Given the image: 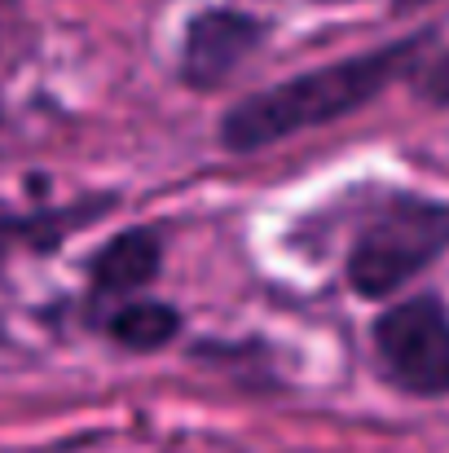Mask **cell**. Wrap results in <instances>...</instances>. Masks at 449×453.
<instances>
[{"label":"cell","mask_w":449,"mask_h":453,"mask_svg":"<svg viewBox=\"0 0 449 453\" xmlns=\"http://www.w3.org/2000/svg\"><path fill=\"white\" fill-rule=\"evenodd\" d=\"M414 44L419 40H401L392 49H379V53H366V58H352V62L321 66L313 75H299L291 84H278V88H265V93L238 102L225 115V128H221L225 146L238 154L260 150L269 142H283L291 133H304L313 124H330V119L366 106L414 58Z\"/></svg>","instance_id":"1"},{"label":"cell","mask_w":449,"mask_h":453,"mask_svg":"<svg viewBox=\"0 0 449 453\" xmlns=\"http://www.w3.org/2000/svg\"><path fill=\"white\" fill-rule=\"evenodd\" d=\"M449 247V207L428 198H392L357 238L348 278L361 296H392Z\"/></svg>","instance_id":"2"},{"label":"cell","mask_w":449,"mask_h":453,"mask_svg":"<svg viewBox=\"0 0 449 453\" xmlns=\"http://www.w3.org/2000/svg\"><path fill=\"white\" fill-rule=\"evenodd\" d=\"M379 361L388 379L419 396L449 392V317L432 296L397 303L375 326Z\"/></svg>","instance_id":"3"},{"label":"cell","mask_w":449,"mask_h":453,"mask_svg":"<svg viewBox=\"0 0 449 453\" xmlns=\"http://www.w3.org/2000/svg\"><path fill=\"white\" fill-rule=\"evenodd\" d=\"M260 40V22L229 13V9H212L203 18L190 22L185 35V53H181V75L190 84H221Z\"/></svg>","instance_id":"4"},{"label":"cell","mask_w":449,"mask_h":453,"mask_svg":"<svg viewBox=\"0 0 449 453\" xmlns=\"http://www.w3.org/2000/svg\"><path fill=\"white\" fill-rule=\"evenodd\" d=\"M154 273H159V238L150 229H128V234L111 238L93 260V282L106 296L137 291Z\"/></svg>","instance_id":"5"},{"label":"cell","mask_w":449,"mask_h":453,"mask_svg":"<svg viewBox=\"0 0 449 453\" xmlns=\"http://www.w3.org/2000/svg\"><path fill=\"white\" fill-rule=\"evenodd\" d=\"M176 312L167 303H128L111 317V334L124 343V348H137V352H150V348H163L172 334H176Z\"/></svg>","instance_id":"6"},{"label":"cell","mask_w":449,"mask_h":453,"mask_svg":"<svg viewBox=\"0 0 449 453\" xmlns=\"http://www.w3.org/2000/svg\"><path fill=\"white\" fill-rule=\"evenodd\" d=\"M423 93H428L432 102H449V53L445 58H437L432 71L423 75Z\"/></svg>","instance_id":"7"},{"label":"cell","mask_w":449,"mask_h":453,"mask_svg":"<svg viewBox=\"0 0 449 453\" xmlns=\"http://www.w3.org/2000/svg\"><path fill=\"white\" fill-rule=\"evenodd\" d=\"M0 343H4V321H0Z\"/></svg>","instance_id":"8"},{"label":"cell","mask_w":449,"mask_h":453,"mask_svg":"<svg viewBox=\"0 0 449 453\" xmlns=\"http://www.w3.org/2000/svg\"><path fill=\"white\" fill-rule=\"evenodd\" d=\"M401 4H414V0H401Z\"/></svg>","instance_id":"9"}]
</instances>
